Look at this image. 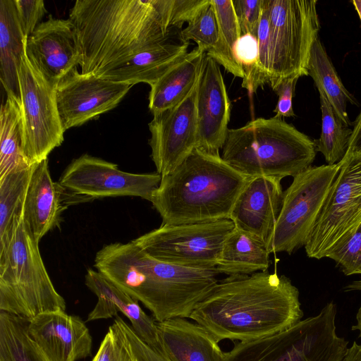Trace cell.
<instances>
[{"label":"cell","instance_id":"1","mask_svg":"<svg viewBox=\"0 0 361 361\" xmlns=\"http://www.w3.org/2000/svg\"><path fill=\"white\" fill-rule=\"evenodd\" d=\"M302 317L298 289L285 275L267 271L219 281L188 319L218 341L243 342L286 330Z\"/></svg>","mask_w":361,"mask_h":361},{"label":"cell","instance_id":"2","mask_svg":"<svg viewBox=\"0 0 361 361\" xmlns=\"http://www.w3.org/2000/svg\"><path fill=\"white\" fill-rule=\"evenodd\" d=\"M172 0H78L70 11L81 73L101 75L164 38Z\"/></svg>","mask_w":361,"mask_h":361},{"label":"cell","instance_id":"3","mask_svg":"<svg viewBox=\"0 0 361 361\" xmlns=\"http://www.w3.org/2000/svg\"><path fill=\"white\" fill-rule=\"evenodd\" d=\"M94 267L140 301L155 321L189 318L195 306L219 282L215 269L183 267L160 261L133 240L104 245Z\"/></svg>","mask_w":361,"mask_h":361},{"label":"cell","instance_id":"4","mask_svg":"<svg viewBox=\"0 0 361 361\" xmlns=\"http://www.w3.org/2000/svg\"><path fill=\"white\" fill-rule=\"evenodd\" d=\"M250 177L227 164L219 153L195 148L171 173L161 176L151 199L161 224L229 219Z\"/></svg>","mask_w":361,"mask_h":361},{"label":"cell","instance_id":"5","mask_svg":"<svg viewBox=\"0 0 361 361\" xmlns=\"http://www.w3.org/2000/svg\"><path fill=\"white\" fill-rule=\"evenodd\" d=\"M222 149V159L247 177H294L311 166L317 154L314 140L275 116L229 129Z\"/></svg>","mask_w":361,"mask_h":361},{"label":"cell","instance_id":"6","mask_svg":"<svg viewBox=\"0 0 361 361\" xmlns=\"http://www.w3.org/2000/svg\"><path fill=\"white\" fill-rule=\"evenodd\" d=\"M24 212L0 238V311L27 319L66 311L44 266L39 243L26 227Z\"/></svg>","mask_w":361,"mask_h":361},{"label":"cell","instance_id":"7","mask_svg":"<svg viewBox=\"0 0 361 361\" xmlns=\"http://www.w3.org/2000/svg\"><path fill=\"white\" fill-rule=\"evenodd\" d=\"M336 314L330 302L318 314L286 330L236 343L224 353L223 361H342L348 341L337 334Z\"/></svg>","mask_w":361,"mask_h":361},{"label":"cell","instance_id":"8","mask_svg":"<svg viewBox=\"0 0 361 361\" xmlns=\"http://www.w3.org/2000/svg\"><path fill=\"white\" fill-rule=\"evenodd\" d=\"M269 23V85L308 75L307 66L320 23L317 0H264Z\"/></svg>","mask_w":361,"mask_h":361},{"label":"cell","instance_id":"9","mask_svg":"<svg viewBox=\"0 0 361 361\" xmlns=\"http://www.w3.org/2000/svg\"><path fill=\"white\" fill-rule=\"evenodd\" d=\"M340 163L310 166L293 177L267 247L293 253L304 246L340 170Z\"/></svg>","mask_w":361,"mask_h":361},{"label":"cell","instance_id":"10","mask_svg":"<svg viewBox=\"0 0 361 361\" xmlns=\"http://www.w3.org/2000/svg\"><path fill=\"white\" fill-rule=\"evenodd\" d=\"M339 163V172L304 245L310 258L326 257L361 226V153L347 154Z\"/></svg>","mask_w":361,"mask_h":361},{"label":"cell","instance_id":"11","mask_svg":"<svg viewBox=\"0 0 361 361\" xmlns=\"http://www.w3.org/2000/svg\"><path fill=\"white\" fill-rule=\"evenodd\" d=\"M234 228L230 219L161 224L133 241L160 261L191 269H215L223 244Z\"/></svg>","mask_w":361,"mask_h":361},{"label":"cell","instance_id":"12","mask_svg":"<svg viewBox=\"0 0 361 361\" xmlns=\"http://www.w3.org/2000/svg\"><path fill=\"white\" fill-rule=\"evenodd\" d=\"M19 84L22 147L30 165H35L47 159L51 152L62 144L64 131L56 104V87L32 64L25 46Z\"/></svg>","mask_w":361,"mask_h":361},{"label":"cell","instance_id":"13","mask_svg":"<svg viewBox=\"0 0 361 361\" xmlns=\"http://www.w3.org/2000/svg\"><path fill=\"white\" fill-rule=\"evenodd\" d=\"M161 176L158 173H133L118 165L87 154L73 159L59 183L85 201L106 197L135 196L151 201Z\"/></svg>","mask_w":361,"mask_h":361},{"label":"cell","instance_id":"14","mask_svg":"<svg viewBox=\"0 0 361 361\" xmlns=\"http://www.w3.org/2000/svg\"><path fill=\"white\" fill-rule=\"evenodd\" d=\"M198 80L180 102L153 115L148 124L151 157L161 176L173 171L197 147Z\"/></svg>","mask_w":361,"mask_h":361},{"label":"cell","instance_id":"15","mask_svg":"<svg viewBox=\"0 0 361 361\" xmlns=\"http://www.w3.org/2000/svg\"><path fill=\"white\" fill-rule=\"evenodd\" d=\"M133 85L94 74L70 71L55 88L63 131L80 126L115 108Z\"/></svg>","mask_w":361,"mask_h":361},{"label":"cell","instance_id":"16","mask_svg":"<svg viewBox=\"0 0 361 361\" xmlns=\"http://www.w3.org/2000/svg\"><path fill=\"white\" fill-rule=\"evenodd\" d=\"M32 64L54 87L80 63L74 26L70 19L52 16L36 27L25 43Z\"/></svg>","mask_w":361,"mask_h":361},{"label":"cell","instance_id":"17","mask_svg":"<svg viewBox=\"0 0 361 361\" xmlns=\"http://www.w3.org/2000/svg\"><path fill=\"white\" fill-rule=\"evenodd\" d=\"M197 115V147L219 153L229 130L231 102L219 64L206 53L198 80Z\"/></svg>","mask_w":361,"mask_h":361},{"label":"cell","instance_id":"18","mask_svg":"<svg viewBox=\"0 0 361 361\" xmlns=\"http://www.w3.org/2000/svg\"><path fill=\"white\" fill-rule=\"evenodd\" d=\"M27 333L49 361H76L91 355L89 329L80 317L65 311L44 312L29 319Z\"/></svg>","mask_w":361,"mask_h":361},{"label":"cell","instance_id":"19","mask_svg":"<svg viewBox=\"0 0 361 361\" xmlns=\"http://www.w3.org/2000/svg\"><path fill=\"white\" fill-rule=\"evenodd\" d=\"M282 178L258 176L250 177L238 195L229 219L235 227L267 245L282 205Z\"/></svg>","mask_w":361,"mask_h":361},{"label":"cell","instance_id":"20","mask_svg":"<svg viewBox=\"0 0 361 361\" xmlns=\"http://www.w3.org/2000/svg\"><path fill=\"white\" fill-rule=\"evenodd\" d=\"M85 283L98 299L87 322L117 317L121 312L130 320L132 329L142 341L161 350L157 322L142 310L137 300L92 269L87 270Z\"/></svg>","mask_w":361,"mask_h":361},{"label":"cell","instance_id":"21","mask_svg":"<svg viewBox=\"0 0 361 361\" xmlns=\"http://www.w3.org/2000/svg\"><path fill=\"white\" fill-rule=\"evenodd\" d=\"M181 30L173 27L164 38L99 76L131 85L145 82L152 86L188 53L190 42L183 38Z\"/></svg>","mask_w":361,"mask_h":361},{"label":"cell","instance_id":"22","mask_svg":"<svg viewBox=\"0 0 361 361\" xmlns=\"http://www.w3.org/2000/svg\"><path fill=\"white\" fill-rule=\"evenodd\" d=\"M66 190L51 176L48 159L34 171L24 204V222L35 240H40L59 227L61 214L68 207Z\"/></svg>","mask_w":361,"mask_h":361},{"label":"cell","instance_id":"23","mask_svg":"<svg viewBox=\"0 0 361 361\" xmlns=\"http://www.w3.org/2000/svg\"><path fill=\"white\" fill-rule=\"evenodd\" d=\"M188 318L157 322L161 351L169 361H223L217 339Z\"/></svg>","mask_w":361,"mask_h":361},{"label":"cell","instance_id":"24","mask_svg":"<svg viewBox=\"0 0 361 361\" xmlns=\"http://www.w3.org/2000/svg\"><path fill=\"white\" fill-rule=\"evenodd\" d=\"M25 37L14 0L0 1V79L7 97L20 105L19 69L25 51Z\"/></svg>","mask_w":361,"mask_h":361},{"label":"cell","instance_id":"25","mask_svg":"<svg viewBox=\"0 0 361 361\" xmlns=\"http://www.w3.org/2000/svg\"><path fill=\"white\" fill-rule=\"evenodd\" d=\"M204 54L195 48L150 86L149 109L152 115L176 106L188 94L199 78Z\"/></svg>","mask_w":361,"mask_h":361},{"label":"cell","instance_id":"26","mask_svg":"<svg viewBox=\"0 0 361 361\" xmlns=\"http://www.w3.org/2000/svg\"><path fill=\"white\" fill-rule=\"evenodd\" d=\"M269 255L262 240L235 227L223 244L215 269L228 276L267 271L271 264Z\"/></svg>","mask_w":361,"mask_h":361},{"label":"cell","instance_id":"27","mask_svg":"<svg viewBox=\"0 0 361 361\" xmlns=\"http://www.w3.org/2000/svg\"><path fill=\"white\" fill-rule=\"evenodd\" d=\"M307 72L317 88L323 91L338 117L349 126L351 123L347 114V102L355 105L358 103L341 82L319 38L312 46Z\"/></svg>","mask_w":361,"mask_h":361},{"label":"cell","instance_id":"28","mask_svg":"<svg viewBox=\"0 0 361 361\" xmlns=\"http://www.w3.org/2000/svg\"><path fill=\"white\" fill-rule=\"evenodd\" d=\"M0 113V178H2L32 165L28 163L22 147L18 103L13 97H6Z\"/></svg>","mask_w":361,"mask_h":361},{"label":"cell","instance_id":"29","mask_svg":"<svg viewBox=\"0 0 361 361\" xmlns=\"http://www.w3.org/2000/svg\"><path fill=\"white\" fill-rule=\"evenodd\" d=\"M28 322L0 311V361H49L30 337Z\"/></svg>","mask_w":361,"mask_h":361},{"label":"cell","instance_id":"30","mask_svg":"<svg viewBox=\"0 0 361 361\" xmlns=\"http://www.w3.org/2000/svg\"><path fill=\"white\" fill-rule=\"evenodd\" d=\"M214 8L219 32V41L209 54L219 65L235 77L243 78V72L233 54L235 43L242 35L233 0H210Z\"/></svg>","mask_w":361,"mask_h":361},{"label":"cell","instance_id":"31","mask_svg":"<svg viewBox=\"0 0 361 361\" xmlns=\"http://www.w3.org/2000/svg\"><path fill=\"white\" fill-rule=\"evenodd\" d=\"M317 90L322 111V131L320 137L314 140L315 148L323 154L327 164L334 165L344 158L353 130L338 117L323 91Z\"/></svg>","mask_w":361,"mask_h":361},{"label":"cell","instance_id":"32","mask_svg":"<svg viewBox=\"0 0 361 361\" xmlns=\"http://www.w3.org/2000/svg\"><path fill=\"white\" fill-rule=\"evenodd\" d=\"M37 164L0 178V238L9 230L15 216L24 212L27 192Z\"/></svg>","mask_w":361,"mask_h":361},{"label":"cell","instance_id":"33","mask_svg":"<svg viewBox=\"0 0 361 361\" xmlns=\"http://www.w3.org/2000/svg\"><path fill=\"white\" fill-rule=\"evenodd\" d=\"M233 54L236 62L243 72L242 87L250 92H255L259 87L269 84L259 59L258 41L256 37L242 35L235 43Z\"/></svg>","mask_w":361,"mask_h":361},{"label":"cell","instance_id":"34","mask_svg":"<svg viewBox=\"0 0 361 361\" xmlns=\"http://www.w3.org/2000/svg\"><path fill=\"white\" fill-rule=\"evenodd\" d=\"M183 38L196 42L197 48L209 54L219 41V27L210 0L181 30Z\"/></svg>","mask_w":361,"mask_h":361},{"label":"cell","instance_id":"35","mask_svg":"<svg viewBox=\"0 0 361 361\" xmlns=\"http://www.w3.org/2000/svg\"><path fill=\"white\" fill-rule=\"evenodd\" d=\"M92 361H138L117 318L109 326Z\"/></svg>","mask_w":361,"mask_h":361},{"label":"cell","instance_id":"36","mask_svg":"<svg viewBox=\"0 0 361 361\" xmlns=\"http://www.w3.org/2000/svg\"><path fill=\"white\" fill-rule=\"evenodd\" d=\"M326 257L334 260L345 276L361 274V226L343 246Z\"/></svg>","mask_w":361,"mask_h":361},{"label":"cell","instance_id":"37","mask_svg":"<svg viewBox=\"0 0 361 361\" xmlns=\"http://www.w3.org/2000/svg\"><path fill=\"white\" fill-rule=\"evenodd\" d=\"M263 0H233L242 35L257 37L262 13Z\"/></svg>","mask_w":361,"mask_h":361},{"label":"cell","instance_id":"38","mask_svg":"<svg viewBox=\"0 0 361 361\" xmlns=\"http://www.w3.org/2000/svg\"><path fill=\"white\" fill-rule=\"evenodd\" d=\"M19 23L25 37H28L39 25L47 10L42 0H14Z\"/></svg>","mask_w":361,"mask_h":361},{"label":"cell","instance_id":"39","mask_svg":"<svg viewBox=\"0 0 361 361\" xmlns=\"http://www.w3.org/2000/svg\"><path fill=\"white\" fill-rule=\"evenodd\" d=\"M116 318L126 333L138 361H169L161 350L152 348L142 341L132 327L124 322L120 317L117 316Z\"/></svg>","mask_w":361,"mask_h":361},{"label":"cell","instance_id":"40","mask_svg":"<svg viewBox=\"0 0 361 361\" xmlns=\"http://www.w3.org/2000/svg\"><path fill=\"white\" fill-rule=\"evenodd\" d=\"M209 0H172L171 23L173 27L182 29Z\"/></svg>","mask_w":361,"mask_h":361},{"label":"cell","instance_id":"41","mask_svg":"<svg viewBox=\"0 0 361 361\" xmlns=\"http://www.w3.org/2000/svg\"><path fill=\"white\" fill-rule=\"evenodd\" d=\"M298 77L287 78L279 83L274 90L279 99L274 112L276 118H285L295 116L293 109V97Z\"/></svg>","mask_w":361,"mask_h":361},{"label":"cell","instance_id":"42","mask_svg":"<svg viewBox=\"0 0 361 361\" xmlns=\"http://www.w3.org/2000/svg\"><path fill=\"white\" fill-rule=\"evenodd\" d=\"M352 130L345 155L361 153V111L354 122Z\"/></svg>","mask_w":361,"mask_h":361},{"label":"cell","instance_id":"43","mask_svg":"<svg viewBox=\"0 0 361 361\" xmlns=\"http://www.w3.org/2000/svg\"><path fill=\"white\" fill-rule=\"evenodd\" d=\"M342 361H361V344L354 341Z\"/></svg>","mask_w":361,"mask_h":361},{"label":"cell","instance_id":"44","mask_svg":"<svg viewBox=\"0 0 361 361\" xmlns=\"http://www.w3.org/2000/svg\"><path fill=\"white\" fill-rule=\"evenodd\" d=\"M345 291L361 290V280L354 281L344 288Z\"/></svg>","mask_w":361,"mask_h":361},{"label":"cell","instance_id":"45","mask_svg":"<svg viewBox=\"0 0 361 361\" xmlns=\"http://www.w3.org/2000/svg\"><path fill=\"white\" fill-rule=\"evenodd\" d=\"M356 324L352 326V330H357L359 331V337L361 338V306L359 307L356 314Z\"/></svg>","mask_w":361,"mask_h":361},{"label":"cell","instance_id":"46","mask_svg":"<svg viewBox=\"0 0 361 361\" xmlns=\"http://www.w3.org/2000/svg\"><path fill=\"white\" fill-rule=\"evenodd\" d=\"M352 4H353L356 11L357 12L361 21V0L352 1Z\"/></svg>","mask_w":361,"mask_h":361}]
</instances>
